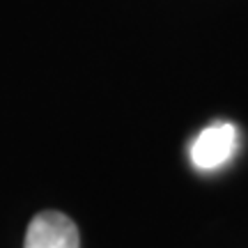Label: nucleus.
Returning <instances> with one entry per match:
<instances>
[{
  "label": "nucleus",
  "instance_id": "nucleus-1",
  "mask_svg": "<svg viewBox=\"0 0 248 248\" xmlns=\"http://www.w3.org/2000/svg\"><path fill=\"white\" fill-rule=\"evenodd\" d=\"M239 133L230 122L209 124L191 142V161L198 170H216L225 166L237 150Z\"/></svg>",
  "mask_w": 248,
  "mask_h": 248
},
{
  "label": "nucleus",
  "instance_id": "nucleus-2",
  "mask_svg": "<svg viewBox=\"0 0 248 248\" xmlns=\"http://www.w3.org/2000/svg\"><path fill=\"white\" fill-rule=\"evenodd\" d=\"M23 248H80L76 223L62 212H39L30 221Z\"/></svg>",
  "mask_w": 248,
  "mask_h": 248
}]
</instances>
